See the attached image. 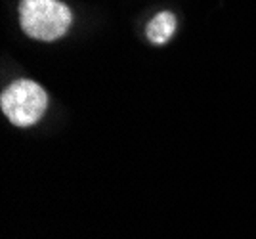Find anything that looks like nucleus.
Segmentation results:
<instances>
[{"mask_svg":"<svg viewBox=\"0 0 256 239\" xmlns=\"http://www.w3.org/2000/svg\"><path fill=\"white\" fill-rule=\"evenodd\" d=\"M48 106V96L40 84L29 78L12 82L0 96L2 113L16 126H31L42 119Z\"/></svg>","mask_w":256,"mask_h":239,"instance_id":"obj_2","label":"nucleus"},{"mask_svg":"<svg viewBox=\"0 0 256 239\" xmlns=\"http://www.w3.org/2000/svg\"><path fill=\"white\" fill-rule=\"evenodd\" d=\"M73 23L71 8L60 0H22L20 25L31 38L52 42L64 36Z\"/></svg>","mask_w":256,"mask_h":239,"instance_id":"obj_1","label":"nucleus"},{"mask_svg":"<svg viewBox=\"0 0 256 239\" xmlns=\"http://www.w3.org/2000/svg\"><path fill=\"white\" fill-rule=\"evenodd\" d=\"M176 16L172 12H159L150 23H148V38L153 44H166L170 40V36L176 33Z\"/></svg>","mask_w":256,"mask_h":239,"instance_id":"obj_3","label":"nucleus"}]
</instances>
